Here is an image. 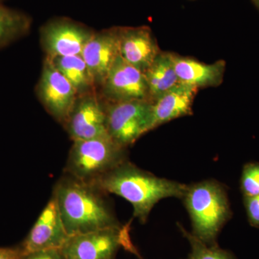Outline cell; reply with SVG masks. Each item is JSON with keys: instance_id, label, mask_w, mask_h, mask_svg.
Masks as SVG:
<instances>
[{"instance_id": "3957f363", "label": "cell", "mask_w": 259, "mask_h": 259, "mask_svg": "<svg viewBox=\"0 0 259 259\" xmlns=\"http://www.w3.org/2000/svg\"><path fill=\"white\" fill-rule=\"evenodd\" d=\"M182 199L190 214L192 234L207 245H218V235L232 214L224 186L214 180L187 185Z\"/></svg>"}, {"instance_id": "ac0fdd59", "label": "cell", "mask_w": 259, "mask_h": 259, "mask_svg": "<svg viewBox=\"0 0 259 259\" xmlns=\"http://www.w3.org/2000/svg\"><path fill=\"white\" fill-rule=\"evenodd\" d=\"M31 25L26 13L0 3V49L28 35Z\"/></svg>"}, {"instance_id": "7c38bea8", "label": "cell", "mask_w": 259, "mask_h": 259, "mask_svg": "<svg viewBox=\"0 0 259 259\" xmlns=\"http://www.w3.org/2000/svg\"><path fill=\"white\" fill-rule=\"evenodd\" d=\"M120 55L119 28L95 32L83 48L81 56L100 88L112 65Z\"/></svg>"}, {"instance_id": "52a82bcc", "label": "cell", "mask_w": 259, "mask_h": 259, "mask_svg": "<svg viewBox=\"0 0 259 259\" xmlns=\"http://www.w3.org/2000/svg\"><path fill=\"white\" fill-rule=\"evenodd\" d=\"M95 31L69 18H56L40 29V40L46 57L81 55Z\"/></svg>"}, {"instance_id": "5b68a950", "label": "cell", "mask_w": 259, "mask_h": 259, "mask_svg": "<svg viewBox=\"0 0 259 259\" xmlns=\"http://www.w3.org/2000/svg\"><path fill=\"white\" fill-rule=\"evenodd\" d=\"M130 227L121 226L69 236L60 248L65 259H115L120 247L141 258L133 244Z\"/></svg>"}, {"instance_id": "d4e9b609", "label": "cell", "mask_w": 259, "mask_h": 259, "mask_svg": "<svg viewBox=\"0 0 259 259\" xmlns=\"http://www.w3.org/2000/svg\"><path fill=\"white\" fill-rule=\"evenodd\" d=\"M3 1H4V0H0V3H1V2H3Z\"/></svg>"}, {"instance_id": "2e32d148", "label": "cell", "mask_w": 259, "mask_h": 259, "mask_svg": "<svg viewBox=\"0 0 259 259\" xmlns=\"http://www.w3.org/2000/svg\"><path fill=\"white\" fill-rule=\"evenodd\" d=\"M144 74L151 102L181 83L175 71L171 53L161 51Z\"/></svg>"}, {"instance_id": "cb8c5ba5", "label": "cell", "mask_w": 259, "mask_h": 259, "mask_svg": "<svg viewBox=\"0 0 259 259\" xmlns=\"http://www.w3.org/2000/svg\"><path fill=\"white\" fill-rule=\"evenodd\" d=\"M250 1L254 5L255 8H256L259 13V0H250Z\"/></svg>"}, {"instance_id": "8992f818", "label": "cell", "mask_w": 259, "mask_h": 259, "mask_svg": "<svg viewBox=\"0 0 259 259\" xmlns=\"http://www.w3.org/2000/svg\"><path fill=\"white\" fill-rule=\"evenodd\" d=\"M151 105L148 100L107 103V129L110 138L126 148L149 132Z\"/></svg>"}, {"instance_id": "4fadbf2b", "label": "cell", "mask_w": 259, "mask_h": 259, "mask_svg": "<svg viewBox=\"0 0 259 259\" xmlns=\"http://www.w3.org/2000/svg\"><path fill=\"white\" fill-rule=\"evenodd\" d=\"M120 53L124 60L144 73L161 53L151 28H119Z\"/></svg>"}, {"instance_id": "44dd1931", "label": "cell", "mask_w": 259, "mask_h": 259, "mask_svg": "<svg viewBox=\"0 0 259 259\" xmlns=\"http://www.w3.org/2000/svg\"><path fill=\"white\" fill-rule=\"evenodd\" d=\"M244 204L250 224L259 228V195L244 197Z\"/></svg>"}, {"instance_id": "7a4b0ae2", "label": "cell", "mask_w": 259, "mask_h": 259, "mask_svg": "<svg viewBox=\"0 0 259 259\" xmlns=\"http://www.w3.org/2000/svg\"><path fill=\"white\" fill-rule=\"evenodd\" d=\"M93 185L105 193L126 199L134 207V217L147 221L155 204L168 197L183 198L187 185L160 178L141 169L128 161L123 162Z\"/></svg>"}, {"instance_id": "ffe728a7", "label": "cell", "mask_w": 259, "mask_h": 259, "mask_svg": "<svg viewBox=\"0 0 259 259\" xmlns=\"http://www.w3.org/2000/svg\"><path fill=\"white\" fill-rule=\"evenodd\" d=\"M241 189L244 197L259 195L258 163H248L243 167Z\"/></svg>"}, {"instance_id": "5bb4252c", "label": "cell", "mask_w": 259, "mask_h": 259, "mask_svg": "<svg viewBox=\"0 0 259 259\" xmlns=\"http://www.w3.org/2000/svg\"><path fill=\"white\" fill-rule=\"evenodd\" d=\"M197 91V88L180 83L153 102L150 131L175 119L190 115Z\"/></svg>"}, {"instance_id": "e0dca14e", "label": "cell", "mask_w": 259, "mask_h": 259, "mask_svg": "<svg viewBox=\"0 0 259 259\" xmlns=\"http://www.w3.org/2000/svg\"><path fill=\"white\" fill-rule=\"evenodd\" d=\"M49 59L72 85L79 96L97 92L93 74L82 56H62Z\"/></svg>"}, {"instance_id": "ba28073f", "label": "cell", "mask_w": 259, "mask_h": 259, "mask_svg": "<svg viewBox=\"0 0 259 259\" xmlns=\"http://www.w3.org/2000/svg\"><path fill=\"white\" fill-rule=\"evenodd\" d=\"M36 94L45 110L63 125L79 97L72 85L47 57L37 84Z\"/></svg>"}, {"instance_id": "277c9868", "label": "cell", "mask_w": 259, "mask_h": 259, "mask_svg": "<svg viewBox=\"0 0 259 259\" xmlns=\"http://www.w3.org/2000/svg\"><path fill=\"white\" fill-rule=\"evenodd\" d=\"M126 161V148L110 137L76 140L70 149L64 174L93 184Z\"/></svg>"}, {"instance_id": "8fae6325", "label": "cell", "mask_w": 259, "mask_h": 259, "mask_svg": "<svg viewBox=\"0 0 259 259\" xmlns=\"http://www.w3.org/2000/svg\"><path fill=\"white\" fill-rule=\"evenodd\" d=\"M69 237L52 196L20 247L23 256L40 250L60 249Z\"/></svg>"}, {"instance_id": "9a60e30c", "label": "cell", "mask_w": 259, "mask_h": 259, "mask_svg": "<svg viewBox=\"0 0 259 259\" xmlns=\"http://www.w3.org/2000/svg\"><path fill=\"white\" fill-rule=\"evenodd\" d=\"M173 60L175 71L181 83L199 89L218 87L223 82L226 71L225 61L207 64L174 54Z\"/></svg>"}, {"instance_id": "603a6c76", "label": "cell", "mask_w": 259, "mask_h": 259, "mask_svg": "<svg viewBox=\"0 0 259 259\" xmlns=\"http://www.w3.org/2000/svg\"><path fill=\"white\" fill-rule=\"evenodd\" d=\"M23 257V251L20 246L0 248V259H22Z\"/></svg>"}, {"instance_id": "d6986e66", "label": "cell", "mask_w": 259, "mask_h": 259, "mask_svg": "<svg viewBox=\"0 0 259 259\" xmlns=\"http://www.w3.org/2000/svg\"><path fill=\"white\" fill-rule=\"evenodd\" d=\"M178 226L191 246L190 253L185 259H236L231 252L222 249L218 244L207 245L196 238L192 233H189L180 224Z\"/></svg>"}, {"instance_id": "30bf717a", "label": "cell", "mask_w": 259, "mask_h": 259, "mask_svg": "<svg viewBox=\"0 0 259 259\" xmlns=\"http://www.w3.org/2000/svg\"><path fill=\"white\" fill-rule=\"evenodd\" d=\"M100 89L106 103L149 100L146 77L142 71L122 59L120 55L112 65Z\"/></svg>"}, {"instance_id": "7402d4cb", "label": "cell", "mask_w": 259, "mask_h": 259, "mask_svg": "<svg viewBox=\"0 0 259 259\" xmlns=\"http://www.w3.org/2000/svg\"><path fill=\"white\" fill-rule=\"evenodd\" d=\"M22 259H65L59 249L40 250L24 255Z\"/></svg>"}, {"instance_id": "6da1fadb", "label": "cell", "mask_w": 259, "mask_h": 259, "mask_svg": "<svg viewBox=\"0 0 259 259\" xmlns=\"http://www.w3.org/2000/svg\"><path fill=\"white\" fill-rule=\"evenodd\" d=\"M106 195L93 184L65 174L58 181L52 196L69 236L121 226Z\"/></svg>"}, {"instance_id": "9c48e42d", "label": "cell", "mask_w": 259, "mask_h": 259, "mask_svg": "<svg viewBox=\"0 0 259 259\" xmlns=\"http://www.w3.org/2000/svg\"><path fill=\"white\" fill-rule=\"evenodd\" d=\"M64 127L73 141L110 137L107 129L106 104L97 92L79 96Z\"/></svg>"}]
</instances>
